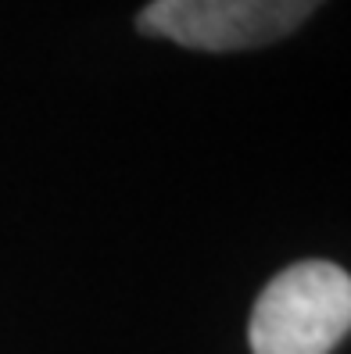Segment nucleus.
I'll use <instances>...</instances> for the list:
<instances>
[{"label": "nucleus", "mask_w": 351, "mask_h": 354, "mask_svg": "<svg viewBox=\"0 0 351 354\" xmlns=\"http://www.w3.org/2000/svg\"><path fill=\"white\" fill-rule=\"evenodd\" d=\"M351 326V279L334 261H294L255 301V354H330Z\"/></svg>", "instance_id": "obj_1"}, {"label": "nucleus", "mask_w": 351, "mask_h": 354, "mask_svg": "<svg viewBox=\"0 0 351 354\" xmlns=\"http://www.w3.org/2000/svg\"><path fill=\"white\" fill-rule=\"evenodd\" d=\"M323 0H151L136 29L190 50H251L291 36Z\"/></svg>", "instance_id": "obj_2"}]
</instances>
